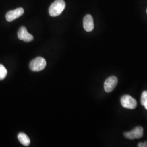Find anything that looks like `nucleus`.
<instances>
[{
    "label": "nucleus",
    "instance_id": "f257e3e1",
    "mask_svg": "<svg viewBox=\"0 0 147 147\" xmlns=\"http://www.w3.org/2000/svg\"><path fill=\"white\" fill-rule=\"evenodd\" d=\"M65 3L64 0H55L49 8L50 16L55 17L59 16L64 10Z\"/></svg>",
    "mask_w": 147,
    "mask_h": 147
},
{
    "label": "nucleus",
    "instance_id": "f03ea898",
    "mask_svg": "<svg viewBox=\"0 0 147 147\" xmlns=\"http://www.w3.org/2000/svg\"><path fill=\"white\" fill-rule=\"evenodd\" d=\"M47 65L46 60L42 57H38L33 59L30 63V68L33 71H40L45 68Z\"/></svg>",
    "mask_w": 147,
    "mask_h": 147
},
{
    "label": "nucleus",
    "instance_id": "7ed1b4c3",
    "mask_svg": "<svg viewBox=\"0 0 147 147\" xmlns=\"http://www.w3.org/2000/svg\"><path fill=\"white\" fill-rule=\"evenodd\" d=\"M121 104L124 108L128 109H134L136 107V100L129 95L123 96L121 99Z\"/></svg>",
    "mask_w": 147,
    "mask_h": 147
},
{
    "label": "nucleus",
    "instance_id": "20e7f679",
    "mask_svg": "<svg viewBox=\"0 0 147 147\" xmlns=\"http://www.w3.org/2000/svg\"><path fill=\"white\" fill-rule=\"evenodd\" d=\"M118 84V79L115 76H112L105 80L104 89L107 93H110L115 88Z\"/></svg>",
    "mask_w": 147,
    "mask_h": 147
},
{
    "label": "nucleus",
    "instance_id": "39448f33",
    "mask_svg": "<svg viewBox=\"0 0 147 147\" xmlns=\"http://www.w3.org/2000/svg\"><path fill=\"white\" fill-rule=\"evenodd\" d=\"M18 36L20 40L25 42H30L33 40V36L30 34L25 27L22 26L19 28L18 32Z\"/></svg>",
    "mask_w": 147,
    "mask_h": 147
},
{
    "label": "nucleus",
    "instance_id": "423d86ee",
    "mask_svg": "<svg viewBox=\"0 0 147 147\" xmlns=\"http://www.w3.org/2000/svg\"><path fill=\"white\" fill-rule=\"evenodd\" d=\"M24 13V9L22 8H18L16 9L15 10L8 11L5 15V18L7 21L11 22L22 16Z\"/></svg>",
    "mask_w": 147,
    "mask_h": 147
},
{
    "label": "nucleus",
    "instance_id": "0eeeda50",
    "mask_svg": "<svg viewBox=\"0 0 147 147\" xmlns=\"http://www.w3.org/2000/svg\"><path fill=\"white\" fill-rule=\"evenodd\" d=\"M94 24L92 16L87 15L84 19V30L87 32H91L94 28Z\"/></svg>",
    "mask_w": 147,
    "mask_h": 147
},
{
    "label": "nucleus",
    "instance_id": "6e6552de",
    "mask_svg": "<svg viewBox=\"0 0 147 147\" xmlns=\"http://www.w3.org/2000/svg\"><path fill=\"white\" fill-rule=\"evenodd\" d=\"M18 138L19 141L21 143V144L24 146L27 147L30 145V139L28 137V136L26 135L25 134L23 133V132H20L18 134Z\"/></svg>",
    "mask_w": 147,
    "mask_h": 147
},
{
    "label": "nucleus",
    "instance_id": "1a4fd4ad",
    "mask_svg": "<svg viewBox=\"0 0 147 147\" xmlns=\"http://www.w3.org/2000/svg\"><path fill=\"white\" fill-rule=\"evenodd\" d=\"M135 138H141L143 135V129L141 126H137L132 130Z\"/></svg>",
    "mask_w": 147,
    "mask_h": 147
},
{
    "label": "nucleus",
    "instance_id": "9d476101",
    "mask_svg": "<svg viewBox=\"0 0 147 147\" xmlns=\"http://www.w3.org/2000/svg\"><path fill=\"white\" fill-rule=\"evenodd\" d=\"M141 102L142 106H143L147 110V91H144L142 93Z\"/></svg>",
    "mask_w": 147,
    "mask_h": 147
},
{
    "label": "nucleus",
    "instance_id": "9b49d317",
    "mask_svg": "<svg viewBox=\"0 0 147 147\" xmlns=\"http://www.w3.org/2000/svg\"><path fill=\"white\" fill-rule=\"evenodd\" d=\"M7 75V70L5 67L0 64V80H2L5 78Z\"/></svg>",
    "mask_w": 147,
    "mask_h": 147
},
{
    "label": "nucleus",
    "instance_id": "f8f14e48",
    "mask_svg": "<svg viewBox=\"0 0 147 147\" xmlns=\"http://www.w3.org/2000/svg\"><path fill=\"white\" fill-rule=\"evenodd\" d=\"M124 137L126 138H127V139H130V140H134V139H135V136H134V134H133V132H132V131L130 132H125L124 134Z\"/></svg>",
    "mask_w": 147,
    "mask_h": 147
},
{
    "label": "nucleus",
    "instance_id": "ddd939ff",
    "mask_svg": "<svg viewBox=\"0 0 147 147\" xmlns=\"http://www.w3.org/2000/svg\"><path fill=\"white\" fill-rule=\"evenodd\" d=\"M138 147H147V141L144 143H140L138 144Z\"/></svg>",
    "mask_w": 147,
    "mask_h": 147
},
{
    "label": "nucleus",
    "instance_id": "4468645a",
    "mask_svg": "<svg viewBox=\"0 0 147 147\" xmlns=\"http://www.w3.org/2000/svg\"></svg>",
    "mask_w": 147,
    "mask_h": 147
}]
</instances>
